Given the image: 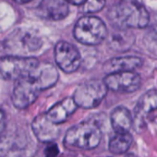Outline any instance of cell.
Masks as SVG:
<instances>
[{
  "mask_svg": "<svg viewBox=\"0 0 157 157\" xmlns=\"http://www.w3.org/2000/svg\"><path fill=\"white\" fill-rule=\"evenodd\" d=\"M78 106L71 97H67L53 105L45 114L46 117L56 125L65 122L76 110Z\"/></svg>",
  "mask_w": 157,
  "mask_h": 157,
  "instance_id": "5bb4252c",
  "label": "cell"
},
{
  "mask_svg": "<svg viewBox=\"0 0 157 157\" xmlns=\"http://www.w3.org/2000/svg\"><path fill=\"white\" fill-rule=\"evenodd\" d=\"M107 87L117 93H133L136 92L141 84L139 74L133 71L116 72L108 74L103 81Z\"/></svg>",
  "mask_w": 157,
  "mask_h": 157,
  "instance_id": "ba28073f",
  "label": "cell"
},
{
  "mask_svg": "<svg viewBox=\"0 0 157 157\" xmlns=\"http://www.w3.org/2000/svg\"><path fill=\"white\" fill-rule=\"evenodd\" d=\"M146 49L152 55L157 56V24L150 27L143 37Z\"/></svg>",
  "mask_w": 157,
  "mask_h": 157,
  "instance_id": "d6986e66",
  "label": "cell"
},
{
  "mask_svg": "<svg viewBox=\"0 0 157 157\" xmlns=\"http://www.w3.org/2000/svg\"><path fill=\"white\" fill-rule=\"evenodd\" d=\"M55 60L62 71L65 73H72L80 67L82 56L73 44L60 41L55 47Z\"/></svg>",
  "mask_w": 157,
  "mask_h": 157,
  "instance_id": "9c48e42d",
  "label": "cell"
},
{
  "mask_svg": "<svg viewBox=\"0 0 157 157\" xmlns=\"http://www.w3.org/2000/svg\"><path fill=\"white\" fill-rule=\"evenodd\" d=\"M157 109V90L151 89L146 92L138 101L134 108L133 124L140 130L145 124L149 114Z\"/></svg>",
  "mask_w": 157,
  "mask_h": 157,
  "instance_id": "30bf717a",
  "label": "cell"
},
{
  "mask_svg": "<svg viewBox=\"0 0 157 157\" xmlns=\"http://www.w3.org/2000/svg\"><path fill=\"white\" fill-rule=\"evenodd\" d=\"M83 5L84 12L95 13L103 10L105 5V0H86Z\"/></svg>",
  "mask_w": 157,
  "mask_h": 157,
  "instance_id": "ffe728a7",
  "label": "cell"
},
{
  "mask_svg": "<svg viewBox=\"0 0 157 157\" xmlns=\"http://www.w3.org/2000/svg\"><path fill=\"white\" fill-rule=\"evenodd\" d=\"M14 1L17 2V3H20V4H25V3L33 1V0H14Z\"/></svg>",
  "mask_w": 157,
  "mask_h": 157,
  "instance_id": "cb8c5ba5",
  "label": "cell"
},
{
  "mask_svg": "<svg viewBox=\"0 0 157 157\" xmlns=\"http://www.w3.org/2000/svg\"><path fill=\"white\" fill-rule=\"evenodd\" d=\"M39 63L37 58L32 56H3L0 58V76L5 80L18 82L30 76Z\"/></svg>",
  "mask_w": 157,
  "mask_h": 157,
  "instance_id": "277c9868",
  "label": "cell"
},
{
  "mask_svg": "<svg viewBox=\"0 0 157 157\" xmlns=\"http://www.w3.org/2000/svg\"><path fill=\"white\" fill-rule=\"evenodd\" d=\"M107 87L105 82L99 80H92L78 85L73 94L77 106L91 109L98 106L107 94Z\"/></svg>",
  "mask_w": 157,
  "mask_h": 157,
  "instance_id": "5b68a950",
  "label": "cell"
},
{
  "mask_svg": "<svg viewBox=\"0 0 157 157\" xmlns=\"http://www.w3.org/2000/svg\"><path fill=\"white\" fill-rule=\"evenodd\" d=\"M132 141L129 133H117L109 141V151L114 154H122L129 149Z\"/></svg>",
  "mask_w": 157,
  "mask_h": 157,
  "instance_id": "ac0fdd59",
  "label": "cell"
},
{
  "mask_svg": "<svg viewBox=\"0 0 157 157\" xmlns=\"http://www.w3.org/2000/svg\"><path fill=\"white\" fill-rule=\"evenodd\" d=\"M108 19L117 29H143L150 22L146 8L135 0H122L108 11Z\"/></svg>",
  "mask_w": 157,
  "mask_h": 157,
  "instance_id": "6da1fadb",
  "label": "cell"
},
{
  "mask_svg": "<svg viewBox=\"0 0 157 157\" xmlns=\"http://www.w3.org/2000/svg\"><path fill=\"white\" fill-rule=\"evenodd\" d=\"M43 44L42 39L30 31L18 30L6 40L5 46L8 51L17 56H28L29 54L38 51Z\"/></svg>",
  "mask_w": 157,
  "mask_h": 157,
  "instance_id": "8992f818",
  "label": "cell"
},
{
  "mask_svg": "<svg viewBox=\"0 0 157 157\" xmlns=\"http://www.w3.org/2000/svg\"><path fill=\"white\" fill-rule=\"evenodd\" d=\"M6 127V117L4 112L0 109V134L3 132Z\"/></svg>",
  "mask_w": 157,
  "mask_h": 157,
  "instance_id": "7402d4cb",
  "label": "cell"
},
{
  "mask_svg": "<svg viewBox=\"0 0 157 157\" xmlns=\"http://www.w3.org/2000/svg\"><path fill=\"white\" fill-rule=\"evenodd\" d=\"M66 0H41L37 7L39 17L48 21H61L68 15Z\"/></svg>",
  "mask_w": 157,
  "mask_h": 157,
  "instance_id": "8fae6325",
  "label": "cell"
},
{
  "mask_svg": "<svg viewBox=\"0 0 157 157\" xmlns=\"http://www.w3.org/2000/svg\"><path fill=\"white\" fill-rule=\"evenodd\" d=\"M111 125L116 133H128L133 125V118L128 109L124 106L116 107L111 113Z\"/></svg>",
  "mask_w": 157,
  "mask_h": 157,
  "instance_id": "2e32d148",
  "label": "cell"
},
{
  "mask_svg": "<svg viewBox=\"0 0 157 157\" xmlns=\"http://www.w3.org/2000/svg\"><path fill=\"white\" fill-rule=\"evenodd\" d=\"M46 151H47L46 157H56V155L58 153V150H57L56 145H52V146L48 147Z\"/></svg>",
  "mask_w": 157,
  "mask_h": 157,
  "instance_id": "44dd1931",
  "label": "cell"
},
{
  "mask_svg": "<svg viewBox=\"0 0 157 157\" xmlns=\"http://www.w3.org/2000/svg\"><path fill=\"white\" fill-rule=\"evenodd\" d=\"M32 128L35 137L42 142H50L56 140L60 131L58 125L51 122L45 114H41L33 119Z\"/></svg>",
  "mask_w": 157,
  "mask_h": 157,
  "instance_id": "7c38bea8",
  "label": "cell"
},
{
  "mask_svg": "<svg viewBox=\"0 0 157 157\" xmlns=\"http://www.w3.org/2000/svg\"><path fill=\"white\" fill-rule=\"evenodd\" d=\"M41 89L30 76L19 80L14 87L12 102L15 107L25 109L30 106L39 96Z\"/></svg>",
  "mask_w": 157,
  "mask_h": 157,
  "instance_id": "52a82bcc",
  "label": "cell"
},
{
  "mask_svg": "<svg viewBox=\"0 0 157 157\" xmlns=\"http://www.w3.org/2000/svg\"><path fill=\"white\" fill-rule=\"evenodd\" d=\"M134 42L133 34L128 30L117 29L109 38V45L116 51H127Z\"/></svg>",
  "mask_w": 157,
  "mask_h": 157,
  "instance_id": "e0dca14e",
  "label": "cell"
},
{
  "mask_svg": "<svg viewBox=\"0 0 157 157\" xmlns=\"http://www.w3.org/2000/svg\"><path fill=\"white\" fill-rule=\"evenodd\" d=\"M73 34L75 39L86 45H97L108 35L105 22L95 16H84L75 24Z\"/></svg>",
  "mask_w": 157,
  "mask_h": 157,
  "instance_id": "3957f363",
  "label": "cell"
},
{
  "mask_svg": "<svg viewBox=\"0 0 157 157\" xmlns=\"http://www.w3.org/2000/svg\"><path fill=\"white\" fill-rule=\"evenodd\" d=\"M101 139L100 127L93 121H84L71 127L67 131L64 144L69 148L91 150L99 145Z\"/></svg>",
  "mask_w": 157,
  "mask_h": 157,
  "instance_id": "7a4b0ae2",
  "label": "cell"
},
{
  "mask_svg": "<svg viewBox=\"0 0 157 157\" xmlns=\"http://www.w3.org/2000/svg\"><path fill=\"white\" fill-rule=\"evenodd\" d=\"M38 84L41 91L54 86L58 80V72L50 63H39L34 71L30 75Z\"/></svg>",
  "mask_w": 157,
  "mask_h": 157,
  "instance_id": "4fadbf2b",
  "label": "cell"
},
{
  "mask_svg": "<svg viewBox=\"0 0 157 157\" xmlns=\"http://www.w3.org/2000/svg\"><path fill=\"white\" fill-rule=\"evenodd\" d=\"M142 66V59L138 56H119L110 59L105 65V68L110 73L116 72H126V71H133Z\"/></svg>",
  "mask_w": 157,
  "mask_h": 157,
  "instance_id": "9a60e30c",
  "label": "cell"
},
{
  "mask_svg": "<svg viewBox=\"0 0 157 157\" xmlns=\"http://www.w3.org/2000/svg\"><path fill=\"white\" fill-rule=\"evenodd\" d=\"M67 2L72 4V5H76V6H81L83 5L85 3L86 0H66Z\"/></svg>",
  "mask_w": 157,
  "mask_h": 157,
  "instance_id": "603a6c76",
  "label": "cell"
}]
</instances>
